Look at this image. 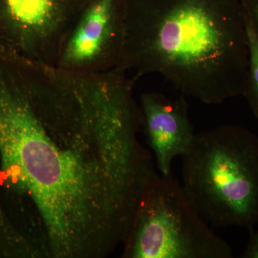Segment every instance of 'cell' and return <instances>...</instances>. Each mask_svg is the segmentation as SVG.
Segmentation results:
<instances>
[{
    "mask_svg": "<svg viewBox=\"0 0 258 258\" xmlns=\"http://www.w3.org/2000/svg\"><path fill=\"white\" fill-rule=\"evenodd\" d=\"M81 129L45 121L32 103L19 56L0 51V159L6 181L36 207L52 254L108 249L125 218L121 194Z\"/></svg>",
    "mask_w": 258,
    "mask_h": 258,
    "instance_id": "cell-1",
    "label": "cell"
},
{
    "mask_svg": "<svg viewBox=\"0 0 258 258\" xmlns=\"http://www.w3.org/2000/svg\"><path fill=\"white\" fill-rule=\"evenodd\" d=\"M120 69L159 74L184 96L218 105L242 96L248 40L240 0H125Z\"/></svg>",
    "mask_w": 258,
    "mask_h": 258,
    "instance_id": "cell-2",
    "label": "cell"
},
{
    "mask_svg": "<svg viewBox=\"0 0 258 258\" xmlns=\"http://www.w3.org/2000/svg\"><path fill=\"white\" fill-rule=\"evenodd\" d=\"M181 158L186 198L209 225H258V137L235 124L195 134Z\"/></svg>",
    "mask_w": 258,
    "mask_h": 258,
    "instance_id": "cell-3",
    "label": "cell"
},
{
    "mask_svg": "<svg viewBox=\"0 0 258 258\" xmlns=\"http://www.w3.org/2000/svg\"><path fill=\"white\" fill-rule=\"evenodd\" d=\"M124 239L129 257H232L230 244L200 216L172 174L154 172L148 180Z\"/></svg>",
    "mask_w": 258,
    "mask_h": 258,
    "instance_id": "cell-4",
    "label": "cell"
},
{
    "mask_svg": "<svg viewBox=\"0 0 258 258\" xmlns=\"http://www.w3.org/2000/svg\"><path fill=\"white\" fill-rule=\"evenodd\" d=\"M89 0H0V42L55 67L68 34Z\"/></svg>",
    "mask_w": 258,
    "mask_h": 258,
    "instance_id": "cell-5",
    "label": "cell"
},
{
    "mask_svg": "<svg viewBox=\"0 0 258 258\" xmlns=\"http://www.w3.org/2000/svg\"><path fill=\"white\" fill-rule=\"evenodd\" d=\"M125 38V0H89L64 39L55 68L76 75L118 69Z\"/></svg>",
    "mask_w": 258,
    "mask_h": 258,
    "instance_id": "cell-6",
    "label": "cell"
},
{
    "mask_svg": "<svg viewBox=\"0 0 258 258\" xmlns=\"http://www.w3.org/2000/svg\"><path fill=\"white\" fill-rule=\"evenodd\" d=\"M141 121L148 143L155 155L162 175L171 174L175 158L181 157L192 143L195 134L183 96L171 98L162 93L141 96Z\"/></svg>",
    "mask_w": 258,
    "mask_h": 258,
    "instance_id": "cell-7",
    "label": "cell"
},
{
    "mask_svg": "<svg viewBox=\"0 0 258 258\" xmlns=\"http://www.w3.org/2000/svg\"><path fill=\"white\" fill-rule=\"evenodd\" d=\"M244 17L248 40L249 56L242 96L245 98L254 116L258 118V38L245 15Z\"/></svg>",
    "mask_w": 258,
    "mask_h": 258,
    "instance_id": "cell-8",
    "label": "cell"
},
{
    "mask_svg": "<svg viewBox=\"0 0 258 258\" xmlns=\"http://www.w3.org/2000/svg\"><path fill=\"white\" fill-rule=\"evenodd\" d=\"M244 15L258 38V0H240Z\"/></svg>",
    "mask_w": 258,
    "mask_h": 258,
    "instance_id": "cell-9",
    "label": "cell"
},
{
    "mask_svg": "<svg viewBox=\"0 0 258 258\" xmlns=\"http://www.w3.org/2000/svg\"><path fill=\"white\" fill-rule=\"evenodd\" d=\"M251 239L248 246L244 251L242 257L258 258V230L251 234Z\"/></svg>",
    "mask_w": 258,
    "mask_h": 258,
    "instance_id": "cell-10",
    "label": "cell"
}]
</instances>
